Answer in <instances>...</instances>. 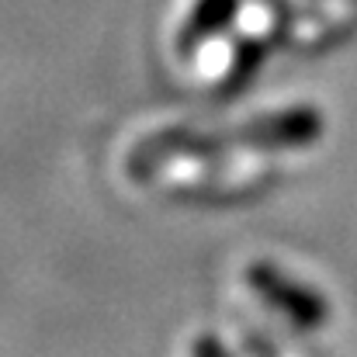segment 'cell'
<instances>
[{
  "label": "cell",
  "mask_w": 357,
  "mask_h": 357,
  "mask_svg": "<svg viewBox=\"0 0 357 357\" xmlns=\"http://www.w3.org/2000/svg\"><path fill=\"white\" fill-rule=\"evenodd\" d=\"M160 177L167 191L181 198H239L271 184L274 167L257 149H246L243 156L226 149H202L167 163Z\"/></svg>",
  "instance_id": "6da1fadb"
},
{
  "label": "cell",
  "mask_w": 357,
  "mask_h": 357,
  "mask_svg": "<svg viewBox=\"0 0 357 357\" xmlns=\"http://www.w3.org/2000/svg\"><path fill=\"white\" fill-rule=\"evenodd\" d=\"M319 132H323V119L316 108L291 105V108L257 115L233 132L208 135L205 149H257V153L260 149H302V146L316 142Z\"/></svg>",
  "instance_id": "7a4b0ae2"
},
{
  "label": "cell",
  "mask_w": 357,
  "mask_h": 357,
  "mask_svg": "<svg viewBox=\"0 0 357 357\" xmlns=\"http://www.w3.org/2000/svg\"><path fill=\"white\" fill-rule=\"evenodd\" d=\"M243 278H246V288L264 305H271L278 316H284L291 326H298V330H319L326 323V302H323V295H316L309 284L295 281L291 274H284L271 260H253L243 271Z\"/></svg>",
  "instance_id": "3957f363"
},
{
  "label": "cell",
  "mask_w": 357,
  "mask_h": 357,
  "mask_svg": "<svg viewBox=\"0 0 357 357\" xmlns=\"http://www.w3.org/2000/svg\"><path fill=\"white\" fill-rule=\"evenodd\" d=\"M239 14V0H184L177 21H174V52L191 56L202 49V42L215 38L233 24Z\"/></svg>",
  "instance_id": "277c9868"
},
{
  "label": "cell",
  "mask_w": 357,
  "mask_h": 357,
  "mask_svg": "<svg viewBox=\"0 0 357 357\" xmlns=\"http://www.w3.org/2000/svg\"><path fill=\"white\" fill-rule=\"evenodd\" d=\"M191 357H229V354H226V347H222L215 337L202 333V337L191 340Z\"/></svg>",
  "instance_id": "5b68a950"
}]
</instances>
